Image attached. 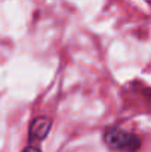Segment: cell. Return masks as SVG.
<instances>
[{
    "instance_id": "obj_3",
    "label": "cell",
    "mask_w": 151,
    "mask_h": 152,
    "mask_svg": "<svg viewBox=\"0 0 151 152\" xmlns=\"http://www.w3.org/2000/svg\"><path fill=\"white\" fill-rule=\"evenodd\" d=\"M22 152H40V149H39V148H36V146H27Z\"/></svg>"
},
{
    "instance_id": "obj_1",
    "label": "cell",
    "mask_w": 151,
    "mask_h": 152,
    "mask_svg": "<svg viewBox=\"0 0 151 152\" xmlns=\"http://www.w3.org/2000/svg\"><path fill=\"white\" fill-rule=\"evenodd\" d=\"M105 145L116 152H136L141 148V140L136 134L119 127H110L104 132Z\"/></svg>"
},
{
    "instance_id": "obj_2",
    "label": "cell",
    "mask_w": 151,
    "mask_h": 152,
    "mask_svg": "<svg viewBox=\"0 0 151 152\" xmlns=\"http://www.w3.org/2000/svg\"><path fill=\"white\" fill-rule=\"evenodd\" d=\"M52 121L48 117H37L30 124V140L31 142H40L43 140L50 130Z\"/></svg>"
}]
</instances>
